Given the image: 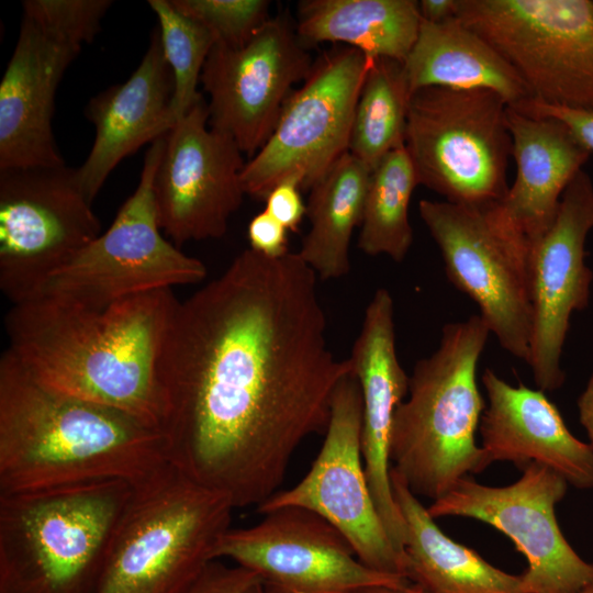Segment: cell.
Wrapping results in <instances>:
<instances>
[{
	"mask_svg": "<svg viewBox=\"0 0 593 593\" xmlns=\"http://www.w3.org/2000/svg\"><path fill=\"white\" fill-rule=\"evenodd\" d=\"M350 373L328 347L316 273L298 253L246 249L175 309L158 363L167 461L234 508L257 507L326 432Z\"/></svg>",
	"mask_w": 593,
	"mask_h": 593,
	"instance_id": "cell-1",
	"label": "cell"
},
{
	"mask_svg": "<svg viewBox=\"0 0 593 593\" xmlns=\"http://www.w3.org/2000/svg\"><path fill=\"white\" fill-rule=\"evenodd\" d=\"M178 302L172 289L103 306L37 295L5 314V350L37 381L160 429L158 363Z\"/></svg>",
	"mask_w": 593,
	"mask_h": 593,
	"instance_id": "cell-2",
	"label": "cell"
},
{
	"mask_svg": "<svg viewBox=\"0 0 593 593\" xmlns=\"http://www.w3.org/2000/svg\"><path fill=\"white\" fill-rule=\"evenodd\" d=\"M160 429L51 388L9 353L0 359V494L104 481L134 486L167 466Z\"/></svg>",
	"mask_w": 593,
	"mask_h": 593,
	"instance_id": "cell-3",
	"label": "cell"
},
{
	"mask_svg": "<svg viewBox=\"0 0 593 593\" xmlns=\"http://www.w3.org/2000/svg\"><path fill=\"white\" fill-rule=\"evenodd\" d=\"M490 333L479 314L446 324L438 348L409 377L407 399L394 414L390 459L417 496L435 501L491 465L475 441L485 409L477 368Z\"/></svg>",
	"mask_w": 593,
	"mask_h": 593,
	"instance_id": "cell-4",
	"label": "cell"
},
{
	"mask_svg": "<svg viewBox=\"0 0 593 593\" xmlns=\"http://www.w3.org/2000/svg\"><path fill=\"white\" fill-rule=\"evenodd\" d=\"M133 491L104 481L0 494V593H97Z\"/></svg>",
	"mask_w": 593,
	"mask_h": 593,
	"instance_id": "cell-5",
	"label": "cell"
},
{
	"mask_svg": "<svg viewBox=\"0 0 593 593\" xmlns=\"http://www.w3.org/2000/svg\"><path fill=\"white\" fill-rule=\"evenodd\" d=\"M234 510L168 465L134 486L97 593H186L216 560Z\"/></svg>",
	"mask_w": 593,
	"mask_h": 593,
	"instance_id": "cell-6",
	"label": "cell"
},
{
	"mask_svg": "<svg viewBox=\"0 0 593 593\" xmlns=\"http://www.w3.org/2000/svg\"><path fill=\"white\" fill-rule=\"evenodd\" d=\"M508 104L489 89L413 92L404 146L418 184L457 204L501 202L513 152Z\"/></svg>",
	"mask_w": 593,
	"mask_h": 593,
	"instance_id": "cell-7",
	"label": "cell"
},
{
	"mask_svg": "<svg viewBox=\"0 0 593 593\" xmlns=\"http://www.w3.org/2000/svg\"><path fill=\"white\" fill-rule=\"evenodd\" d=\"M418 212L440 249L448 280L479 306L502 348L528 363L529 242L503 216L499 202L421 200Z\"/></svg>",
	"mask_w": 593,
	"mask_h": 593,
	"instance_id": "cell-8",
	"label": "cell"
},
{
	"mask_svg": "<svg viewBox=\"0 0 593 593\" xmlns=\"http://www.w3.org/2000/svg\"><path fill=\"white\" fill-rule=\"evenodd\" d=\"M165 136L150 144L139 182L110 227L52 273L35 296L55 295L103 306L205 278L204 264L167 240L159 226L154 179Z\"/></svg>",
	"mask_w": 593,
	"mask_h": 593,
	"instance_id": "cell-9",
	"label": "cell"
},
{
	"mask_svg": "<svg viewBox=\"0 0 593 593\" xmlns=\"http://www.w3.org/2000/svg\"><path fill=\"white\" fill-rule=\"evenodd\" d=\"M457 16L505 59L533 100L593 109V1L458 0Z\"/></svg>",
	"mask_w": 593,
	"mask_h": 593,
	"instance_id": "cell-10",
	"label": "cell"
},
{
	"mask_svg": "<svg viewBox=\"0 0 593 593\" xmlns=\"http://www.w3.org/2000/svg\"><path fill=\"white\" fill-rule=\"evenodd\" d=\"M371 59L343 46L314 60L264 146L245 163V194L265 200L286 179H294L301 189L310 190L348 152L354 114Z\"/></svg>",
	"mask_w": 593,
	"mask_h": 593,
	"instance_id": "cell-11",
	"label": "cell"
},
{
	"mask_svg": "<svg viewBox=\"0 0 593 593\" xmlns=\"http://www.w3.org/2000/svg\"><path fill=\"white\" fill-rule=\"evenodd\" d=\"M100 234L76 169H0V289L12 304L35 296Z\"/></svg>",
	"mask_w": 593,
	"mask_h": 593,
	"instance_id": "cell-12",
	"label": "cell"
},
{
	"mask_svg": "<svg viewBox=\"0 0 593 593\" xmlns=\"http://www.w3.org/2000/svg\"><path fill=\"white\" fill-rule=\"evenodd\" d=\"M361 419L360 387L350 373L333 393L325 438L306 475L256 511L262 515L283 506L306 508L334 526L363 564L409 579L406 558L391 540L370 491L361 455Z\"/></svg>",
	"mask_w": 593,
	"mask_h": 593,
	"instance_id": "cell-13",
	"label": "cell"
},
{
	"mask_svg": "<svg viewBox=\"0 0 593 593\" xmlns=\"http://www.w3.org/2000/svg\"><path fill=\"white\" fill-rule=\"evenodd\" d=\"M506 486H489L470 475L460 479L427 507L435 519H477L507 536L525 557L521 574L527 593H582L593 586V562L582 559L564 538L556 505L568 482L549 467L529 463Z\"/></svg>",
	"mask_w": 593,
	"mask_h": 593,
	"instance_id": "cell-14",
	"label": "cell"
},
{
	"mask_svg": "<svg viewBox=\"0 0 593 593\" xmlns=\"http://www.w3.org/2000/svg\"><path fill=\"white\" fill-rule=\"evenodd\" d=\"M262 515L253 526L231 527L215 558L256 573L265 593H349L368 585L412 583L363 564L334 526L306 508L283 506Z\"/></svg>",
	"mask_w": 593,
	"mask_h": 593,
	"instance_id": "cell-15",
	"label": "cell"
},
{
	"mask_svg": "<svg viewBox=\"0 0 593 593\" xmlns=\"http://www.w3.org/2000/svg\"><path fill=\"white\" fill-rule=\"evenodd\" d=\"M314 64L288 15L270 18L244 45L214 44L201 83L209 96V125L230 135L253 157Z\"/></svg>",
	"mask_w": 593,
	"mask_h": 593,
	"instance_id": "cell-16",
	"label": "cell"
},
{
	"mask_svg": "<svg viewBox=\"0 0 593 593\" xmlns=\"http://www.w3.org/2000/svg\"><path fill=\"white\" fill-rule=\"evenodd\" d=\"M208 124V102L201 96L165 136L155 174L159 226L177 247L224 236L245 195L243 152Z\"/></svg>",
	"mask_w": 593,
	"mask_h": 593,
	"instance_id": "cell-17",
	"label": "cell"
},
{
	"mask_svg": "<svg viewBox=\"0 0 593 593\" xmlns=\"http://www.w3.org/2000/svg\"><path fill=\"white\" fill-rule=\"evenodd\" d=\"M593 228V182L580 170L564 190L549 230L530 245L533 307L529 360L537 387L555 391L564 382L563 345L575 311L589 305L593 272L585 240Z\"/></svg>",
	"mask_w": 593,
	"mask_h": 593,
	"instance_id": "cell-18",
	"label": "cell"
},
{
	"mask_svg": "<svg viewBox=\"0 0 593 593\" xmlns=\"http://www.w3.org/2000/svg\"><path fill=\"white\" fill-rule=\"evenodd\" d=\"M81 48L22 12L19 37L0 81V169L65 165L52 130L54 99Z\"/></svg>",
	"mask_w": 593,
	"mask_h": 593,
	"instance_id": "cell-19",
	"label": "cell"
},
{
	"mask_svg": "<svg viewBox=\"0 0 593 593\" xmlns=\"http://www.w3.org/2000/svg\"><path fill=\"white\" fill-rule=\"evenodd\" d=\"M348 359L361 392V455L370 491L391 540L405 556V524L391 486L390 446L409 376L398 358L394 305L387 289H378L369 302Z\"/></svg>",
	"mask_w": 593,
	"mask_h": 593,
	"instance_id": "cell-20",
	"label": "cell"
},
{
	"mask_svg": "<svg viewBox=\"0 0 593 593\" xmlns=\"http://www.w3.org/2000/svg\"><path fill=\"white\" fill-rule=\"evenodd\" d=\"M172 98V74L164 56L159 30L155 29L131 77L93 97L86 108V116L96 127V137L76 174L91 203L125 157L167 135L174 127L177 119Z\"/></svg>",
	"mask_w": 593,
	"mask_h": 593,
	"instance_id": "cell-21",
	"label": "cell"
},
{
	"mask_svg": "<svg viewBox=\"0 0 593 593\" xmlns=\"http://www.w3.org/2000/svg\"><path fill=\"white\" fill-rule=\"evenodd\" d=\"M482 382L488 405L479 430L491 463L511 461L519 469L538 463L577 489L593 488V449L568 429L542 390L514 387L489 368Z\"/></svg>",
	"mask_w": 593,
	"mask_h": 593,
	"instance_id": "cell-22",
	"label": "cell"
},
{
	"mask_svg": "<svg viewBox=\"0 0 593 593\" xmlns=\"http://www.w3.org/2000/svg\"><path fill=\"white\" fill-rule=\"evenodd\" d=\"M516 177L499 202L504 217L532 245L553 223L562 194L591 152L561 121L508 107Z\"/></svg>",
	"mask_w": 593,
	"mask_h": 593,
	"instance_id": "cell-23",
	"label": "cell"
},
{
	"mask_svg": "<svg viewBox=\"0 0 593 593\" xmlns=\"http://www.w3.org/2000/svg\"><path fill=\"white\" fill-rule=\"evenodd\" d=\"M393 497L405 524L409 579L426 593H527L521 574L507 573L448 537L418 496L391 468Z\"/></svg>",
	"mask_w": 593,
	"mask_h": 593,
	"instance_id": "cell-24",
	"label": "cell"
},
{
	"mask_svg": "<svg viewBox=\"0 0 593 593\" xmlns=\"http://www.w3.org/2000/svg\"><path fill=\"white\" fill-rule=\"evenodd\" d=\"M404 67L412 93L426 87L489 89L512 108L532 99L515 70L458 16L441 23L422 20Z\"/></svg>",
	"mask_w": 593,
	"mask_h": 593,
	"instance_id": "cell-25",
	"label": "cell"
},
{
	"mask_svg": "<svg viewBox=\"0 0 593 593\" xmlns=\"http://www.w3.org/2000/svg\"><path fill=\"white\" fill-rule=\"evenodd\" d=\"M421 22L415 0H302L295 29L305 44L342 43L370 58L404 63Z\"/></svg>",
	"mask_w": 593,
	"mask_h": 593,
	"instance_id": "cell-26",
	"label": "cell"
},
{
	"mask_svg": "<svg viewBox=\"0 0 593 593\" xmlns=\"http://www.w3.org/2000/svg\"><path fill=\"white\" fill-rule=\"evenodd\" d=\"M370 172L347 152L310 189V230L298 254L322 280L342 278L350 270V240L362 221Z\"/></svg>",
	"mask_w": 593,
	"mask_h": 593,
	"instance_id": "cell-27",
	"label": "cell"
},
{
	"mask_svg": "<svg viewBox=\"0 0 593 593\" xmlns=\"http://www.w3.org/2000/svg\"><path fill=\"white\" fill-rule=\"evenodd\" d=\"M412 90L404 63L372 58L356 105L348 153L372 170L404 145Z\"/></svg>",
	"mask_w": 593,
	"mask_h": 593,
	"instance_id": "cell-28",
	"label": "cell"
},
{
	"mask_svg": "<svg viewBox=\"0 0 593 593\" xmlns=\"http://www.w3.org/2000/svg\"><path fill=\"white\" fill-rule=\"evenodd\" d=\"M418 186L404 145L393 149L371 170L367 187L359 248L367 255H387L401 262L413 243L409 206Z\"/></svg>",
	"mask_w": 593,
	"mask_h": 593,
	"instance_id": "cell-29",
	"label": "cell"
},
{
	"mask_svg": "<svg viewBox=\"0 0 593 593\" xmlns=\"http://www.w3.org/2000/svg\"><path fill=\"white\" fill-rule=\"evenodd\" d=\"M148 5L157 16L164 56L172 74V110L178 121L202 96L198 85L215 38L202 23L180 12L171 0H149Z\"/></svg>",
	"mask_w": 593,
	"mask_h": 593,
	"instance_id": "cell-30",
	"label": "cell"
},
{
	"mask_svg": "<svg viewBox=\"0 0 593 593\" xmlns=\"http://www.w3.org/2000/svg\"><path fill=\"white\" fill-rule=\"evenodd\" d=\"M186 15L202 23L216 44L244 45L270 19L268 0H171Z\"/></svg>",
	"mask_w": 593,
	"mask_h": 593,
	"instance_id": "cell-31",
	"label": "cell"
},
{
	"mask_svg": "<svg viewBox=\"0 0 593 593\" xmlns=\"http://www.w3.org/2000/svg\"><path fill=\"white\" fill-rule=\"evenodd\" d=\"M110 0H25L29 13L83 45L91 43L101 29Z\"/></svg>",
	"mask_w": 593,
	"mask_h": 593,
	"instance_id": "cell-32",
	"label": "cell"
},
{
	"mask_svg": "<svg viewBox=\"0 0 593 593\" xmlns=\"http://www.w3.org/2000/svg\"><path fill=\"white\" fill-rule=\"evenodd\" d=\"M259 582L257 574L246 568L214 560L186 593H246Z\"/></svg>",
	"mask_w": 593,
	"mask_h": 593,
	"instance_id": "cell-33",
	"label": "cell"
},
{
	"mask_svg": "<svg viewBox=\"0 0 593 593\" xmlns=\"http://www.w3.org/2000/svg\"><path fill=\"white\" fill-rule=\"evenodd\" d=\"M513 109L527 115L551 116L563 122L591 154L593 153V109L557 107L533 99Z\"/></svg>",
	"mask_w": 593,
	"mask_h": 593,
	"instance_id": "cell-34",
	"label": "cell"
},
{
	"mask_svg": "<svg viewBox=\"0 0 593 593\" xmlns=\"http://www.w3.org/2000/svg\"><path fill=\"white\" fill-rule=\"evenodd\" d=\"M296 180L286 179L275 186L264 200L265 210L288 231H296L303 216L306 215V205Z\"/></svg>",
	"mask_w": 593,
	"mask_h": 593,
	"instance_id": "cell-35",
	"label": "cell"
},
{
	"mask_svg": "<svg viewBox=\"0 0 593 593\" xmlns=\"http://www.w3.org/2000/svg\"><path fill=\"white\" fill-rule=\"evenodd\" d=\"M247 236L250 248L267 257H281L288 250V230L266 210L249 222Z\"/></svg>",
	"mask_w": 593,
	"mask_h": 593,
	"instance_id": "cell-36",
	"label": "cell"
},
{
	"mask_svg": "<svg viewBox=\"0 0 593 593\" xmlns=\"http://www.w3.org/2000/svg\"><path fill=\"white\" fill-rule=\"evenodd\" d=\"M458 0H421L418 11L423 21L441 23L457 16Z\"/></svg>",
	"mask_w": 593,
	"mask_h": 593,
	"instance_id": "cell-37",
	"label": "cell"
},
{
	"mask_svg": "<svg viewBox=\"0 0 593 593\" xmlns=\"http://www.w3.org/2000/svg\"><path fill=\"white\" fill-rule=\"evenodd\" d=\"M579 421L585 429L593 449V372L577 401Z\"/></svg>",
	"mask_w": 593,
	"mask_h": 593,
	"instance_id": "cell-38",
	"label": "cell"
},
{
	"mask_svg": "<svg viewBox=\"0 0 593 593\" xmlns=\"http://www.w3.org/2000/svg\"><path fill=\"white\" fill-rule=\"evenodd\" d=\"M349 593H426L418 585L413 582L407 585L394 586V585H368L356 589Z\"/></svg>",
	"mask_w": 593,
	"mask_h": 593,
	"instance_id": "cell-39",
	"label": "cell"
},
{
	"mask_svg": "<svg viewBox=\"0 0 593 593\" xmlns=\"http://www.w3.org/2000/svg\"><path fill=\"white\" fill-rule=\"evenodd\" d=\"M246 593H265L260 582L253 585Z\"/></svg>",
	"mask_w": 593,
	"mask_h": 593,
	"instance_id": "cell-40",
	"label": "cell"
},
{
	"mask_svg": "<svg viewBox=\"0 0 593 593\" xmlns=\"http://www.w3.org/2000/svg\"><path fill=\"white\" fill-rule=\"evenodd\" d=\"M582 593H593V586H592V588H590V589H588V590H585V591H584V592H582Z\"/></svg>",
	"mask_w": 593,
	"mask_h": 593,
	"instance_id": "cell-41",
	"label": "cell"
}]
</instances>
